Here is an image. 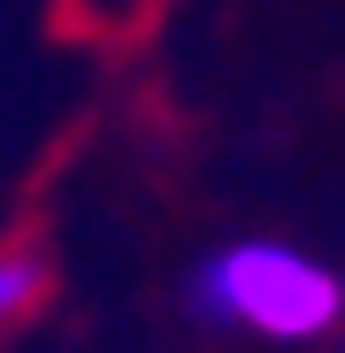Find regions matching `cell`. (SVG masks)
I'll use <instances>...</instances> for the list:
<instances>
[{
    "mask_svg": "<svg viewBox=\"0 0 345 353\" xmlns=\"http://www.w3.org/2000/svg\"><path fill=\"white\" fill-rule=\"evenodd\" d=\"M345 307V284L337 269H322L315 254L300 246H269V239H238L200 261L192 276V315L215 323V330H253V338H276V345H300V338H322Z\"/></svg>",
    "mask_w": 345,
    "mask_h": 353,
    "instance_id": "1",
    "label": "cell"
},
{
    "mask_svg": "<svg viewBox=\"0 0 345 353\" xmlns=\"http://www.w3.org/2000/svg\"><path fill=\"white\" fill-rule=\"evenodd\" d=\"M46 307V254L23 239H0V330H16Z\"/></svg>",
    "mask_w": 345,
    "mask_h": 353,
    "instance_id": "2",
    "label": "cell"
}]
</instances>
